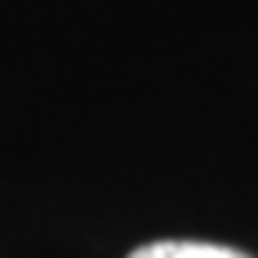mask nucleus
Wrapping results in <instances>:
<instances>
[{
    "mask_svg": "<svg viewBox=\"0 0 258 258\" xmlns=\"http://www.w3.org/2000/svg\"><path fill=\"white\" fill-rule=\"evenodd\" d=\"M129 258H247V254L222 244H205V240H154L137 247Z\"/></svg>",
    "mask_w": 258,
    "mask_h": 258,
    "instance_id": "1",
    "label": "nucleus"
}]
</instances>
